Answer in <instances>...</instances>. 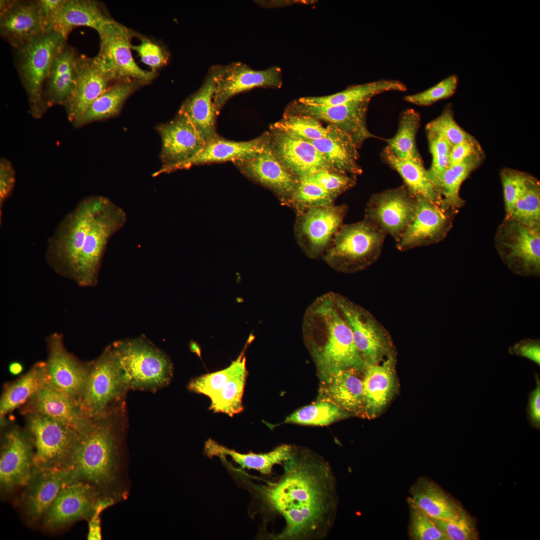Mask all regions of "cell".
<instances>
[{
	"instance_id": "obj_1",
	"label": "cell",
	"mask_w": 540,
	"mask_h": 540,
	"mask_svg": "<svg viewBox=\"0 0 540 540\" xmlns=\"http://www.w3.org/2000/svg\"><path fill=\"white\" fill-rule=\"evenodd\" d=\"M276 480L256 485L266 512L284 520L279 540H321L333 526L338 506L336 482L330 464L308 452L294 448L282 465Z\"/></svg>"
},
{
	"instance_id": "obj_2",
	"label": "cell",
	"mask_w": 540,
	"mask_h": 540,
	"mask_svg": "<svg viewBox=\"0 0 540 540\" xmlns=\"http://www.w3.org/2000/svg\"><path fill=\"white\" fill-rule=\"evenodd\" d=\"M302 333L324 380L342 370H364L352 330L336 304L334 292L319 296L308 306Z\"/></svg>"
},
{
	"instance_id": "obj_3",
	"label": "cell",
	"mask_w": 540,
	"mask_h": 540,
	"mask_svg": "<svg viewBox=\"0 0 540 540\" xmlns=\"http://www.w3.org/2000/svg\"><path fill=\"white\" fill-rule=\"evenodd\" d=\"M110 412L94 420L80 434L71 479L82 481L96 488L103 495L115 498L120 474V431Z\"/></svg>"
},
{
	"instance_id": "obj_4",
	"label": "cell",
	"mask_w": 540,
	"mask_h": 540,
	"mask_svg": "<svg viewBox=\"0 0 540 540\" xmlns=\"http://www.w3.org/2000/svg\"><path fill=\"white\" fill-rule=\"evenodd\" d=\"M67 38L43 32L14 48V65L28 98L30 112L40 118L48 109L44 90L53 60L66 45Z\"/></svg>"
},
{
	"instance_id": "obj_5",
	"label": "cell",
	"mask_w": 540,
	"mask_h": 540,
	"mask_svg": "<svg viewBox=\"0 0 540 540\" xmlns=\"http://www.w3.org/2000/svg\"><path fill=\"white\" fill-rule=\"evenodd\" d=\"M112 346L128 390L156 391L170 382L171 361L146 339L120 340Z\"/></svg>"
},
{
	"instance_id": "obj_6",
	"label": "cell",
	"mask_w": 540,
	"mask_h": 540,
	"mask_svg": "<svg viewBox=\"0 0 540 540\" xmlns=\"http://www.w3.org/2000/svg\"><path fill=\"white\" fill-rule=\"evenodd\" d=\"M386 236L364 219L343 224L322 254L323 260L339 272L361 271L378 260Z\"/></svg>"
},
{
	"instance_id": "obj_7",
	"label": "cell",
	"mask_w": 540,
	"mask_h": 540,
	"mask_svg": "<svg viewBox=\"0 0 540 540\" xmlns=\"http://www.w3.org/2000/svg\"><path fill=\"white\" fill-rule=\"evenodd\" d=\"M27 428L34 447V470H72L80 434L34 411L27 416Z\"/></svg>"
},
{
	"instance_id": "obj_8",
	"label": "cell",
	"mask_w": 540,
	"mask_h": 540,
	"mask_svg": "<svg viewBox=\"0 0 540 540\" xmlns=\"http://www.w3.org/2000/svg\"><path fill=\"white\" fill-rule=\"evenodd\" d=\"M126 220V214L122 208L102 196L71 280L81 286H92L97 284L108 243Z\"/></svg>"
},
{
	"instance_id": "obj_9",
	"label": "cell",
	"mask_w": 540,
	"mask_h": 540,
	"mask_svg": "<svg viewBox=\"0 0 540 540\" xmlns=\"http://www.w3.org/2000/svg\"><path fill=\"white\" fill-rule=\"evenodd\" d=\"M100 48L94 60L110 82L135 80L150 82L156 73L146 70L135 62L131 50L132 31L114 20L98 32Z\"/></svg>"
},
{
	"instance_id": "obj_10",
	"label": "cell",
	"mask_w": 540,
	"mask_h": 540,
	"mask_svg": "<svg viewBox=\"0 0 540 540\" xmlns=\"http://www.w3.org/2000/svg\"><path fill=\"white\" fill-rule=\"evenodd\" d=\"M128 389L124 382L112 346L90 363L80 405L92 419L106 416L110 406L122 398Z\"/></svg>"
},
{
	"instance_id": "obj_11",
	"label": "cell",
	"mask_w": 540,
	"mask_h": 540,
	"mask_svg": "<svg viewBox=\"0 0 540 540\" xmlns=\"http://www.w3.org/2000/svg\"><path fill=\"white\" fill-rule=\"evenodd\" d=\"M498 253L515 274H540V229L529 228L506 216L494 238Z\"/></svg>"
},
{
	"instance_id": "obj_12",
	"label": "cell",
	"mask_w": 540,
	"mask_h": 540,
	"mask_svg": "<svg viewBox=\"0 0 540 540\" xmlns=\"http://www.w3.org/2000/svg\"><path fill=\"white\" fill-rule=\"evenodd\" d=\"M337 308L349 326L365 366L380 362L396 354L389 332L366 310L334 293Z\"/></svg>"
},
{
	"instance_id": "obj_13",
	"label": "cell",
	"mask_w": 540,
	"mask_h": 540,
	"mask_svg": "<svg viewBox=\"0 0 540 540\" xmlns=\"http://www.w3.org/2000/svg\"><path fill=\"white\" fill-rule=\"evenodd\" d=\"M418 199L404 186L373 194L366 204L364 219L396 242L412 222Z\"/></svg>"
},
{
	"instance_id": "obj_14",
	"label": "cell",
	"mask_w": 540,
	"mask_h": 540,
	"mask_svg": "<svg viewBox=\"0 0 540 540\" xmlns=\"http://www.w3.org/2000/svg\"><path fill=\"white\" fill-rule=\"evenodd\" d=\"M106 497L91 484L70 480L48 509L40 526L46 532H54L80 520H88L99 501Z\"/></svg>"
},
{
	"instance_id": "obj_15",
	"label": "cell",
	"mask_w": 540,
	"mask_h": 540,
	"mask_svg": "<svg viewBox=\"0 0 540 540\" xmlns=\"http://www.w3.org/2000/svg\"><path fill=\"white\" fill-rule=\"evenodd\" d=\"M346 204L310 208L296 216L294 232L296 242L310 258L322 256L343 224L348 211Z\"/></svg>"
},
{
	"instance_id": "obj_16",
	"label": "cell",
	"mask_w": 540,
	"mask_h": 540,
	"mask_svg": "<svg viewBox=\"0 0 540 540\" xmlns=\"http://www.w3.org/2000/svg\"><path fill=\"white\" fill-rule=\"evenodd\" d=\"M156 130L162 140L160 158L163 164L156 174L186 168L206 144L188 118L179 112Z\"/></svg>"
},
{
	"instance_id": "obj_17",
	"label": "cell",
	"mask_w": 540,
	"mask_h": 540,
	"mask_svg": "<svg viewBox=\"0 0 540 540\" xmlns=\"http://www.w3.org/2000/svg\"><path fill=\"white\" fill-rule=\"evenodd\" d=\"M416 198L418 206L414 218L396 242V247L400 252L442 241L452 228L458 211L444 208L421 196Z\"/></svg>"
},
{
	"instance_id": "obj_18",
	"label": "cell",
	"mask_w": 540,
	"mask_h": 540,
	"mask_svg": "<svg viewBox=\"0 0 540 540\" xmlns=\"http://www.w3.org/2000/svg\"><path fill=\"white\" fill-rule=\"evenodd\" d=\"M34 450L28 433L12 428L4 434L0 457V485L2 493L22 488L32 476Z\"/></svg>"
},
{
	"instance_id": "obj_19",
	"label": "cell",
	"mask_w": 540,
	"mask_h": 540,
	"mask_svg": "<svg viewBox=\"0 0 540 540\" xmlns=\"http://www.w3.org/2000/svg\"><path fill=\"white\" fill-rule=\"evenodd\" d=\"M48 356L47 383L80 401L86 382L90 363L84 364L66 348L62 334L54 333L46 339Z\"/></svg>"
},
{
	"instance_id": "obj_20",
	"label": "cell",
	"mask_w": 540,
	"mask_h": 540,
	"mask_svg": "<svg viewBox=\"0 0 540 540\" xmlns=\"http://www.w3.org/2000/svg\"><path fill=\"white\" fill-rule=\"evenodd\" d=\"M233 163L247 178L270 190L282 204L287 206L298 183L299 177L290 172L278 160L270 145L269 136L260 152L248 159Z\"/></svg>"
},
{
	"instance_id": "obj_21",
	"label": "cell",
	"mask_w": 540,
	"mask_h": 540,
	"mask_svg": "<svg viewBox=\"0 0 540 540\" xmlns=\"http://www.w3.org/2000/svg\"><path fill=\"white\" fill-rule=\"evenodd\" d=\"M71 480L70 470H34L17 502L26 522L40 526L48 509L62 486Z\"/></svg>"
},
{
	"instance_id": "obj_22",
	"label": "cell",
	"mask_w": 540,
	"mask_h": 540,
	"mask_svg": "<svg viewBox=\"0 0 540 540\" xmlns=\"http://www.w3.org/2000/svg\"><path fill=\"white\" fill-rule=\"evenodd\" d=\"M370 100L352 102L332 106H312L296 100L286 108L284 114H300L328 122L348 134L358 147L366 139L376 136L366 125V116Z\"/></svg>"
},
{
	"instance_id": "obj_23",
	"label": "cell",
	"mask_w": 540,
	"mask_h": 540,
	"mask_svg": "<svg viewBox=\"0 0 540 540\" xmlns=\"http://www.w3.org/2000/svg\"><path fill=\"white\" fill-rule=\"evenodd\" d=\"M282 82L281 70L276 66L259 70L240 62L221 66L213 98L214 106L219 114L234 96L256 88H280Z\"/></svg>"
},
{
	"instance_id": "obj_24",
	"label": "cell",
	"mask_w": 540,
	"mask_h": 540,
	"mask_svg": "<svg viewBox=\"0 0 540 540\" xmlns=\"http://www.w3.org/2000/svg\"><path fill=\"white\" fill-rule=\"evenodd\" d=\"M269 142L279 162L298 177L312 175L321 170L339 171L334 168L310 142L270 128Z\"/></svg>"
},
{
	"instance_id": "obj_25",
	"label": "cell",
	"mask_w": 540,
	"mask_h": 540,
	"mask_svg": "<svg viewBox=\"0 0 540 540\" xmlns=\"http://www.w3.org/2000/svg\"><path fill=\"white\" fill-rule=\"evenodd\" d=\"M0 2V34L13 48L44 32L38 0Z\"/></svg>"
},
{
	"instance_id": "obj_26",
	"label": "cell",
	"mask_w": 540,
	"mask_h": 540,
	"mask_svg": "<svg viewBox=\"0 0 540 540\" xmlns=\"http://www.w3.org/2000/svg\"><path fill=\"white\" fill-rule=\"evenodd\" d=\"M110 82L94 58L78 55L76 62V84L64 106L68 120L74 124L91 104L110 86Z\"/></svg>"
},
{
	"instance_id": "obj_27",
	"label": "cell",
	"mask_w": 540,
	"mask_h": 540,
	"mask_svg": "<svg viewBox=\"0 0 540 540\" xmlns=\"http://www.w3.org/2000/svg\"><path fill=\"white\" fill-rule=\"evenodd\" d=\"M396 364L394 354L379 363L366 366L363 380L366 418H374L379 416L396 394Z\"/></svg>"
},
{
	"instance_id": "obj_28",
	"label": "cell",
	"mask_w": 540,
	"mask_h": 540,
	"mask_svg": "<svg viewBox=\"0 0 540 540\" xmlns=\"http://www.w3.org/2000/svg\"><path fill=\"white\" fill-rule=\"evenodd\" d=\"M220 66L210 68L202 86L184 101L178 112L188 118L206 144L219 136L216 130L218 114L213 98Z\"/></svg>"
},
{
	"instance_id": "obj_29",
	"label": "cell",
	"mask_w": 540,
	"mask_h": 540,
	"mask_svg": "<svg viewBox=\"0 0 540 540\" xmlns=\"http://www.w3.org/2000/svg\"><path fill=\"white\" fill-rule=\"evenodd\" d=\"M34 411L66 425L82 434L90 426L93 419L82 409L80 402L46 384L35 396Z\"/></svg>"
},
{
	"instance_id": "obj_30",
	"label": "cell",
	"mask_w": 540,
	"mask_h": 540,
	"mask_svg": "<svg viewBox=\"0 0 540 540\" xmlns=\"http://www.w3.org/2000/svg\"><path fill=\"white\" fill-rule=\"evenodd\" d=\"M112 20L100 2L94 0H66L52 19L46 31L52 30L67 38L76 27H89L98 32Z\"/></svg>"
},
{
	"instance_id": "obj_31",
	"label": "cell",
	"mask_w": 540,
	"mask_h": 540,
	"mask_svg": "<svg viewBox=\"0 0 540 540\" xmlns=\"http://www.w3.org/2000/svg\"><path fill=\"white\" fill-rule=\"evenodd\" d=\"M364 370H342L324 381V399L334 402L348 414L365 417Z\"/></svg>"
},
{
	"instance_id": "obj_32",
	"label": "cell",
	"mask_w": 540,
	"mask_h": 540,
	"mask_svg": "<svg viewBox=\"0 0 540 540\" xmlns=\"http://www.w3.org/2000/svg\"><path fill=\"white\" fill-rule=\"evenodd\" d=\"M326 128L325 138L308 141L338 170L355 176L360 174L358 147L352 138L334 124H328Z\"/></svg>"
},
{
	"instance_id": "obj_33",
	"label": "cell",
	"mask_w": 540,
	"mask_h": 540,
	"mask_svg": "<svg viewBox=\"0 0 540 540\" xmlns=\"http://www.w3.org/2000/svg\"><path fill=\"white\" fill-rule=\"evenodd\" d=\"M78 56L74 48L66 44L53 60L44 94L48 108L64 106L71 96L76 86Z\"/></svg>"
},
{
	"instance_id": "obj_34",
	"label": "cell",
	"mask_w": 540,
	"mask_h": 540,
	"mask_svg": "<svg viewBox=\"0 0 540 540\" xmlns=\"http://www.w3.org/2000/svg\"><path fill=\"white\" fill-rule=\"evenodd\" d=\"M268 137V132L248 141L230 140L218 136L206 144L200 154L186 165V168L196 165L228 161L233 162L248 159L263 150Z\"/></svg>"
},
{
	"instance_id": "obj_35",
	"label": "cell",
	"mask_w": 540,
	"mask_h": 540,
	"mask_svg": "<svg viewBox=\"0 0 540 540\" xmlns=\"http://www.w3.org/2000/svg\"><path fill=\"white\" fill-rule=\"evenodd\" d=\"M294 449L290 445L282 444L266 453L242 454L222 446L211 438L206 442L204 448V454L210 458L218 456L222 460L230 456L242 468L256 470L264 475L272 474L275 465H282L292 456Z\"/></svg>"
},
{
	"instance_id": "obj_36",
	"label": "cell",
	"mask_w": 540,
	"mask_h": 540,
	"mask_svg": "<svg viewBox=\"0 0 540 540\" xmlns=\"http://www.w3.org/2000/svg\"><path fill=\"white\" fill-rule=\"evenodd\" d=\"M408 498L432 518L450 520L456 518L462 507L436 483L420 478L410 487Z\"/></svg>"
},
{
	"instance_id": "obj_37",
	"label": "cell",
	"mask_w": 540,
	"mask_h": 540,
	"mask_svg": "<svg viewBox=\"0 0 540 540\" xmlns=\"http://www.w3.org/2000/svg\"><path fill=\"white\" fill-rule=\"evenodd\" d=\"M146 84L135 80L114 82L91 104L80 120L74 124V126L78 128L115 116L119 113L127 98L140 86Z\"/></svg>"
},
{
	"instance_id": "obj_38",
	"label": "cell",
	"mask_w": 540,
	"mask_h": 540,
	"mask_svg": "<svg viewBox=\"0 0 540 540\" xmlns=\"http://www.w3.org/2000/svg\"><path fill=\"white\" fill-rule=\"evenodd\" d=\"M382 156L385 162L400 174L404 186L413 195L441 206L442 198L429 180L423 163L400 158L388 146L383 150Z\"/></svg>"
},
{
	"instance_id": "obj_39",
	"label": "cell",
	"mask_w": 540,
	"mask_h": 540,
	"mask_svg": "<svg viewBox=\"0 0 540 540\" xmlns=\"http://www.w3.org/2000/svg\"><path fill=\"white\" fill-rule=\"evenodd\" d=\"M406 90V86L400 81L383 79L352 86L342 92L329 96L304 97L296 100L300 103L309 106H332L371 100L375 96L386 92H404Z\"/></svg>"
},
{
	"instance_id": "obj_40",
	"label": "cell",
	"mask_w": 540,
	"mask_h": 540,
	"mask_svg": "<svg viewBox=\"0 0 540 540\" xmlns=\"http://www.w3.org/2000/svg\"><path fill=\"white\" fill-rule=\"evenodd\" d=\"M46 382V362H38L4 392L0 402V418L32 400Z\"/></svg>"
},
{
	"instance_id": "obj_41",
	"label": "cell",
	"mask_w": 540,
	"mask_h": 540,
	"mask_svg": "<svg viewBox=\"0 0 540 540\" xmlns=\"http://www.w3.org/2000/svg\"><path fill=\"white\" fill-rule=\"evenodd\" d=\"M420 117L414 109H407L400 116L396 134L386 140L387 146L398 157L423 163L417 148L416 136Z\"/></svg>"
},
{
	"instance_id": "obj_42",
	"label": "cell",
	"mask_w": 540,
	"mask_h": 540,
	"mask_svg": "<svg viewBox=\"0 0 540 540\" xmlns=\"http://www.w3.org/2000/svg\"><path fill=\"white\" fill-rule=\"evenodd\" d=\"M529 228L540 229V184L528 174L524 188L508 216Z\"/></svg>"
},
{
	"instance_id": "obj_43",
	"label": "cell",
	"mask_w": 540,
	"mask_h": 540,
	"mask_svg": "<svg viewBox=\"0 0 540 540\" xmlns=\"http://www.w3.org/2000/svg\"><path fill=\"white\" fill-rule=\"evenodd\" d=\"M248 372L244 368L210 398V410L232 416L244 410L242 397Z\"/></svg>"
},
{
	"instance_id": "obj_44",
	"label": "cell",
	"mask_w": 540,
	"mask_h": 540,
	"mask_svg": "<svg viewBox=\"0 0 540 540\" xmlns=\"http://www.w3.org/2000/svg\"><path fill=\"white\" fill-rule=\"evenodd\" d=\"M336 198L308 176L299 177L298 183L286 206L292 208L296 216L316 207L334 204Z\"/></svg>"
},
{
	"instance_id": "obj_45",
	"label": "cell",
	"mask_w": 540,
	"mask_h": 540,
	"mask_svg": "<svg viewBox=\"0 0 540 540\" xmlns=\"http://www.w3.org/2000/svg\"><path fill=\"white\" fill-rule=\"evenodd\" d=\"M349 414L332 402L324 400L305 406L286 418L284 422L308 426H327Z\"/></svg>"
},
{
	"instance_id": "obj_46",
	"label": "cell",
	"mask_w": 540,
	"mask_h": 540,
	"mask_svg": "<svg viewBox=\"0 0 540 540\" xmlns=\"http://www.w3.org/2000/svg\"><path fill=\"white\" fill-rule=\"evenodd\" d=\"M250 338L239 356L228 367L193 378L188 383V388L194 392L204 394L210 398L212 397L230 379L246 368L244 351L250 344Z\"/></svg>"
},
{
	"instance_id": "obj_47",
	"label": "cell",
	"mask_w": 540,
	"mask_h": 540,
	"mask_svg": "<svg viewBox=\"0 0 540 540\" xmlns=\"http://www.w3.org/2000/svg\"><path fill=\"white\" fill-rule=\"evenodd\" d=\"M270 128L304 140L320 139L327 134L326 127L320 120L305 114H284L282 118Z\"/></svg>"
},
{
	"instance_id": "obj_48",
	"label": "cell",
	"mask_w": 540,
	"mask_h": 540,
	"mask_svg": "<svg viewBox=\"0 0 540 540\" xmlns=\"http://www.w3.org/2000/svg\"><path fill=\"white\" fill-rule=\"evenodd\" d=\"M426 129V132H434L444 136L452 146L476 140L456 122L451 104L446 106L441 114L430 122Z\"/></svg>"
},
{
	"instance_id": "obj_49",
	"label": "cell",
	"mask_w": 540,
	"mask_h": 540,
	"mask_svg": "<svg viewBox=\"0 0 540 540\" xmlns=\"http://www.w3.org/2000/svg\"><path fill=\"white\" fill-rule=\"evenodd\" d=\"M410 509L408 534L413 540H448L436 525L432 518L419 508L408 498Z\"/></svg>"
},
{
	"instance_id": "obj_50",
	"label": "cell",
	"mask_w": 540,
	"mask_h": 540,
	"mask_svg": "<svg viewBox=\"0 0 540 540\" xmlns=\"http://www.w3.org/2000/svg\"><path fill=\"white\" fill-rule=\"evenodd\" d=\"M432 519L437 527L447 536L448 540L478 539L474 520L462 508L454 518Z\"/></svg>"
},
{
	"instance_id": "obj_51",
	"label": "cell",
	"mask_w": 540,
	"mask_h": 540,
	"mask_svg": "<svg viewBox=\"0 0 540 540\" xmlns=\"http://www.w3.org/2000/svg\"><path fill=\"white\" fill-rule=\"evenodd\" d=\"M459 82L456 74H452L431 88L419 93L406 96L404 100L408 102L420 106H429L453 96Z\"/></svg>"
},
{
	"instance_id": "obj_52",
	"label": "cell",
	"mask_w": 540,
	"mask_h": 540,
	"mask_svg": "<svg viewBox=\"0 0 540 540\" xmlns=\"http://www.w3.org/2000/svg\"><path fill=\"white\" fill-rule=\"evenodd\" d=\"M430 151L432 156V164L427 174L432 182L450 166L449 160L452 144L444 136L432 132H426Z\"/></svg>"
},
{
	"instance_id": "obj_53",
	"label": "cell",
	"mask_w": 540,
	"mask_h": 540,
	"mask_svg": "<svg viewBox=\"0 0 540 540\" xmlns=\"http://www.w3.org/2000/svg\"><path fill=\"white\" fill-rule=\"evenodd\" d=\"M308 176L336 199L354 187L356 182V176L340 171L321 170Z\"/></svg>"
},
{
	"instance_id": "obj_54",
	"label": "cell",
	"mask_w": 540,
	"mask_h": 540,
	"mask_svg": "<svg viewBox=\"0 0 540 540\" xmlns=\"http://www.w3.org/2000/svg\"><path fill=\"white\" fill-rule=\"evenodd\" d=\"M528 174L511 168H504L500 172L506 216L510 214L521 194Z\"/></svg>"
},
{
	"instance_id": "obj_55",
	"label": "cell",
	"mask_w": 540,
	"mask_h": 540,
	"mask_svg": "<svg viewBox=\"0 0 540 540\" xmlns=\"http://www.w3.org/2000/svg\"><path fill=\"white\" fill-rule=\"evenodd\" d=\"M140 42L138 45H132V50L138 52L142 62L155 71L164 65L168 60L166 52L157 44L146 38H140Z\"/></svg>"
},
{
	"instance_id": "obj_56",
	"label": "cell",
	"mask_w": 540,
	"mask_h": 540,
	"mask_svg": "<svg viewBox=\"0 0 540 540\" xmlns=\"http://www.w3.org/2000/svg\"><path fill=\"white\" fill-rule=\"evenodd\" d=\"M15 172L11 162L2 158L0 160V220L4 202L11 195L15 184Z\"/></svg>"
},
{
	"instance_id": "obj_57",
	"label": "cell",
	"mask_w": 540,
	"mask_h": 540,
	"mask_svg": "<svg viewBox=\"0 0 540 540\" xmlns=\"http://www.w3.org/2000/svg\"><path fill=\"white\" fill-rule=\"evenodd\" d=\"M508 352L512 355L527 358L540 366V340L539 338H525L509 347Z\"/></svg>"
},
{
	"instance_id": "obj_58",
	"label": "cell",
	"mask_w": 540,
	"mask_h": 540,
	"mask_svg": "<svg viewBox=\"0 0 540 540\" xmlns=\"http://www.w3.org/2000/svg\"><path fill=\"white\" fill-rule=\"evenodd\" d=\"M535 380L536 386L528 394V404L526 408V418L532 426L539 430L540 428V378L537 372L535 374Z\"/></svg>"
},
{
	"instance_id": "obj_59",
	"label": "cell",
	"mask_w": 540,
	"mask_h": 540,
	"mask_svg": "<svg viewBox=\"0 0 540 540\" xmlns=\"http://www.w3.org/2000/svg\"><path fill=\"white\" fill-rule=\"evenodd\" d=\"M116 500L110 497L101 499L97 504L95 510L88 520V540H102L100 514L108 506L112 505Z\"/></svg>"
},
{
	"instance_id": "obj_60",
	"label": "cell",
	"mask_w": 540,
	"mask_h": 540,
	"mask_svg": "<svg viewBox=\"0 0 540 540\" xmlns=\"http://www.w3.org/2000/svg\"><path fill=\"white\" fill-rule=\"evenodd\" d=\"M482 152H483L482 148L476 140L454 145L450 154V166L458 164L470 156Z\"/></svg>"
},
{
	"instance_id": "obj_61",
	"label": "cell",
	"mask_w": 540,
	"mask_h": 540,
	"mask_svg": "<svg viewBox=\"0 0 540 540\" xmlns=\"http://www.w3.org/2000/svg\"><path fill=\"white\" fill-rule=\"evenodd\" d=\"M66 0H38L40 11L46 32L52 19Z\"/></svg>"
},
{
	"instance_id": "obj_62",
	"label": "cell",
	"mask_w": 540,
	"mask_h": 540,
	"mask_svg": "<svg viewBox=\"0 0 540 540\" xmlns=\"http://www.w3.org/2000/svg\"><path fill=\"white\" fill-rule=\"evenodd\" d=\"M22 366L18 362H14L10 365V370L12 373L18 374L22 370Z\"/></svg>"
},
{
	"instance_id": "obj_63",
	"label": "cell",
	"mask_w": 540,
	"mask_h": 540,
	"mask_svg": "<svg viewBox=\"0 0 540 540\" xmlns=\"http://www.w3.org/2000/svg\"><path fill=\"white\" fill-rule=\"evenodd\" d=\"M190 349L192 352L196 353L198 356H200V349L198 345L194 342H191L190 344Z\"/></svg>"
}]
</instances>
